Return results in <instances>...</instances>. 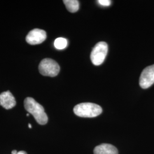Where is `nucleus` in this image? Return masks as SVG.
Masks as SVG:
<instances>
[{
  "label": "nucleus",
  "mask_w": 154,
  "mask_h": 154,
  "mask_svg": "<svg viewBox=\"0 0 154 154\" xmlns=\"http://www.w3.org/2000/svg\"><path fill=\"white\" fill-rule=\"evenodd\" d=\"M26 116H29V113H28V114H26Z\"/></svg>",
  "instance_id": "obj_15"
},
{
  "label": "nucleus",
  "mask_w": 154,
  "mask_h": 154,
  "mask_svg": "<svg viewBox=\"0 0 154 154\" xmlns=\"http://www.w3.org/2000/svg\"><path fill=\"white\" fill-rule=\"evenodd\" d=\"M17 153H18V152L16 150H13L11 152V154H17Z\"/></svg>",
  "instance_id": "obj_13"
},
{
  "label": "nucleus",
  "mask_w": 154,
  "mask_h": 154,
  "mask_svg": "<svg viewBox=\"0 0 154 154\" xmlns=\"http://www.w3.org/2000/svg\"><path fill=\"white\" fill-rule=\"evenodd\" d=\"M24 106L28 112L34 117L37 122L41 125H44L48 121V118L46 115L44 108L34 99L28 97L25 99Z\"/></svg>",
  "instance_id": "obj_1"
},
{
  "label": "nucleus",
  "mask_w": 154,
  "mask_h": 154,
  "mask_svg": "<svg viewBox=\"0 0 154 154\" xmlns=\"http://www.w3.org/2000/svg\"><path fill=\"white\" fill-rule=\"evenodd\" d=\"M154 83V65L146 67L139 78V85L143 88H148Z\"/></svg>",
  "instance_id": "obj_5"
},
{
  "label": "nucleus",
  "mask_w": 154,
  "mask_h": 154,
  "mask_svg": "<svg viewBox=\"0 0 154 154\" xmlns=\"http://www.w3.org/2000/svg\"><path fill=\"white\" fill-rule=\"evenodd\" d=\"M108 52V45L105 42H99L94 46L91 51L90 58L95 66L103 63Z\"/></svg>",
  "instance_id": "obj_4"
},
{
  "label": "nucleus",
  "mask_w": 154,
  "mask_h": 154,
  "mask_svg": "<svg viewBox=\"0 0 154 154\" xmlns=\"http://www.w3.org/2000/svg\"><path fill=\"white\" fill-rule=\"evenodd\" d=\"M17 154H27V153L25 151H19L18 152Z\"/></svg>",
  "instance_id": "obj_12"
},
{
  "label": "nucleus",
  "mask_w": 154,
  "mask_h": 154,
  "mask_svg": "<svg viewBox=\"0 0 154 154\" xmlns=\"http://www.w3.org/2000/svg\"><path fill=\"white\" fill-rule=\"evenodd\" d=\"M60 70V67L57 62L50 58H45L39 65V72L44 75L54 77L57 76Z\"/></svg>",
  "instance_id": "obj_3"
},
{
  "label": "nucleus",
  "mask_w": 154,
  "mask_h": 154,
  "mask_svg": "<svg viewBox=\"0 0 154 154\" xmlns=\"http://www.w3.org/2000/svg\"><path fill=\"white\" fill-rule=\"evenodd\" d=\"M97 2L100 5L103 6H109L111 4V1L109 0H98Z\"/></svg>",
  "instance_id": "obj_11"
},
{
  "label": "nucleus",
  "mask_w": 154,
  "mask_h": 154,
  "mask_svg": "<svg viewBox=\"0 0 154 154\" xmlns=\"http://www.w3.org/2000/svg\"><path fill=\"white\" fill-rule=\"evenodd\" d=\"M29 127L30 128H31L32 127V125H31L30 124H29Z\"/></svg>",
  "instance_id": "obj_14"
},
{
  "label": "nucleus",
  "mask_w": 154,
  "mask_h": 154,
  "mask_svg": "<svg viewBox=\"0 0 154 154\" xmlns=\"http://www.w3.org/2000/svg\"><path fill=\"white\" fill-rule=\"evenodd\" d=\"M94 154H118V151L115 146L107 143L101 144L95 147Z\"/></svg>",
  "instance_id": "obj_8"
},
{
  "label": "nucleus",
  "mask_w": 154,
  "mask_h": 154,
  "mask_svg": "<svg viewBox=\"0 0 154 154\" xmlns=\"http://www.w3.org/2000/svg\"><path fill=\"white\" fill-rule=\"evenodd\" d=\"M76 116L83 118H94L102 112V109L99 105L93 103H81L74 107Z\"/></svg>",
  "instance_id": "obj_2"
},
{
  "label": "nucleus",
  "mask_w": 154,
  "mask_h": 154,
  "mask_svg": "<svg viewBox=\"0 0 154 154\" xmlns=\"http://www.w3.org/2000/svg\"><path fill=\"white\" fill-rule=\"evenodd\" d=\"M64 4L66 6L67 9L71 12L75 13L79 10V1L77 0H64Z\"/></svg>",
  "instance_id": "obj_9"
},
{
  "label": "nucleus",
  "mask_w": 154,
  "mask_h": 154,
  "mask_svg": "<svg viewBox=\"0 0 154 154\" xmlns=\"http://www.w3.org/2000/svg\"><path fill=\"white\" fill-rule=\"evenodd\" d=\"M54 45L57 49H64L67 46V41L64 38H58L55 39Z\"/></svg>",
  "instance_id": "obj_10"
},
{
  "label": "nucleus",
  "mask_w": 154,
  "mask_h": 154,
  "mask_svg": "<svg viewBox=\"0 0 154 154\" xmlns=\"http://www.w3.org/2000/svg\"><path fill=\"white\" fill-rule=\"evenodd\" d=\"M0 105L7 110L11 109L16 106V101L9 91L0 94Z\"/></svg>",
  "instance_id": "obj_7"
},
{
  "label": "nucleus",
  "mask_w": 154,
  "mask_h": 154,
  "mask_svg": "<svg viewBox=\"0 0 154 154\" xmlns=\"http://www.w3.org/2000/svg\"><path fill=\"white\" fill-rule=\"evenodd\" d=\"M46 39V33L44 30L34 29L28 33L26 41L29 44L35 45L44 42Z\"/></svg>",
  "instance_id": "obj_6"
}]
</instances>
